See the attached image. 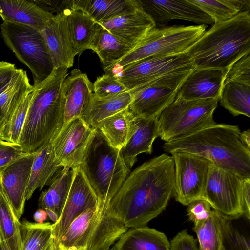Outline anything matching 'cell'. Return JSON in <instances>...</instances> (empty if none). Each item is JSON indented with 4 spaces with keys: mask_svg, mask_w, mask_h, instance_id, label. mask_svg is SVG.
Listing matches in <instances>:
<instances>
[{
    "mask_svg": "<svg viewBox=\"0 0 250 250\" xmlns=\"http://www.w3.org/2000/svg\"><path fill=\"white\" fill-rule=\"evenodd\" d=\"M218 101H188L176 96L158 118L159 136L166 142H171L215 125L213 114Z\"/></svg>",
    "mask_w": 250,
    "mask_h": 250,
    "instance_id": "ba28073f",
    "label": "cell"
},
{
    "mask_svg": "<svg viewBox=\"0 0 250 250\" xmlns=\"http://www.w3.org/2000/svg\"><path fill=\"white\" fill-rule=\"evenodd\" d=\"M47 214L45 210L39 209L35 211L33 215V218L37 223L42 224L47 219Z\"/></svg>",
    "mask_w": 250,
    "mask_h": 250,
    "instance_id": "7dc6e473",
    "label": "cell"
},
{
    "mask_svg": "<svg viewBox=\"0 0 250 250\" xmlns=\"http://www.w3.org/2000/svg\"><path fill=\"white\" fill-rule=\"evenodd\" d=\"M75 170L63 167L55 175L50 182L49 188L42 192L39 198V205L44 209H49L59 217L61 215L74 175Z\"/></svg>",
    "mask_w": 250,
    "mask_h": 250,
    "instance_id": "f546056e",
    "label": "cell"
},
{
    "mask_svg": "<svg viewBox=\"0 0 250 250\" xmlns=\"http://www.w3.org/2000/svg\"><path fill=\"white\" fill-rule=\"evenodd\" d=\"M32 95L33 86L19 104L0 138L18 144Z\"/></svg>",
    "mask_w": 250,
    "mask_h": 250,
    "instance_id": "d590c367",
    "label": "cell"
},
{
    "mask_svg": "<svg viewBox=\"0 0 250 250\" xmlns=\"http://www.w3.org/2000/svg\"><path fill=\"white\" fill-rule=\"evenodd\" d=\"M93 84V93L99 98L113 97L128 91L111 73L98 77Z\"/></svg>",
    "mask_w": 250,
    "mask_h": 250,
    "instance_id": "f35d334b",
    "label": "cell"
},
{
    "mask_svg": "<svg viewBox=\"0 0 250 250\" xmlns=\"http://www.w3.org/2000/svg\"><path fill=\"white\" fill-rule=\"evenodd\" d=\"M188 216L194 223L193 228L199 227L211 215L212 210L210 204L203 199L195 200L188 205Z\"/></svg>",
    "mask_w": 250,
    "mask_h": 250,
    "instance_id": "60d3db41",
    "label": "cell"
},
{
    "mask_svg": "<svg viewBox=\"0 0 250 250\" xmlns=\"http://www.w3.org/2000/svg\"><path fill=\"white\" fill-rule=\"evenodd\" d=\"M227 70L195 68L183 82L176 96L188 101L207 99L219 101Z\"/></svg>",
    "mask_w": 250,
    "mask_h": 250,
    "instance_id": "d6986e66",
    "label": "cell"
},
{
    "mask_svg": "<svg viewBox=\"0 0 250 250\" xmlns=\"http://www.w3.org/2000/svg\"><path fill=\"white\" fill-rule=\"evenodd\" d=\"M230 82L250 85V53L243 56L229 68L224 84Z\"/></svg>",
    "mask_w": 250,
    "mask_h": 250,
    "instance_id": "ab89813d",
    "label": "cell"
},
{
    "mask_svg": "<svg viewBox=\"0 0 250 250\" xmlns=\"http://www.w3.org/2000/svg\"><path fill=\"white\" fill-rule=\"evenodd\" d=\"M195 68L192 60L185 53L143 59L114 74L128 91H132L164 76Z\"/></svg>",
    "mask_w": 250,
    "mask_h": 250,
    "instance_id": "7c38bea8",
    "label": "cell"
},
{
    "mask_svg": "<svg viewBox=\"0 0 250 250\" xmlns=\"http://www.w3.org/2000/svg\"><path fill=\"white\" fill-rule=\"evenodd\" d=\"M227 216L212 209L210 216L199 227L193 228L199 250H222L223 229Z\"/></svg>",
    "mask_w": 250,
    "mask_h": 250,
    "instance_id": "e575fe53",
    "label": "cell"
},
{
    "mask_svg": "<svg viewBox=\"0 0 250 250\" xmlns=\"http://www.w3.org/2000/svg\"><path fill=\"white\" fill-rule=\"evenodd\" d=\"M37 152L28 153L0 169L2 190L19 220L24 212L25 192Z\"/></svg>",
    "mask_w": 250,
    "mask_h": 250,
    "instance_id": "2e32d148",
    "label": "cell"
},
{
    "mask_svg": "<svg viewBox=\"0 0 250 250\" xmlns=\"http://www.w3.org/2000/svg\"><path fill=\"white\" fill-rule=\"evenodd\" d=\"M222 250H225L224 249V248H223V249H222Z\"/></svg>",
    "mask_w": 250,
    "mask_h": 250,
    "instance_id": "11a10c76",
    "label": "cell"
},
{
    "mask_svg": "<svg viewBox=\"0 0 250 250\" xmlns=\"http://www.w3.org/2000/svg\"><path fill=\"white\" fill-rule=\"evenodd\" d=\"M132 98L129 91L107 98H99L93 93L81 118L93 128L98 122L128 108Z\"/></svg>",
    "mask_w": 250,
    "mask_h": 250,
    "instance_id": "83f0119b",
    "label": "cell"
},
{
    "mask_svg": "<svg viewBox=\"0 0 250 250\" xmlns=\"http://www.w3.org/2000/svg\"><path fill=\"white\" fill-rule=\"evenodd\" d=\"M98 23L133 47L156 27L153 19L142 7L132 12Z\"/></svg>",
    "mask_w": 250,
    "mask_h": 250,
    "instance_id": "ffe728a7",
    "label": "cell"
},
{
    "mask_svg": "<svg viewBox=\"0 0 250 250\" xmlns=\"http://www.w3.org/2000/svg\"><path fill=\"white\" fill-rule=\"evenodd\" d=\"M93 130L81 117L63 125L51 142L56 158L63 167H79Z\"/></svg>",
    "mask_w": 250,
    "mask_h": 250,
    "instance_id": "5bb4252c",
    "label": "cell"
},
{
    "mask_svg": "<svg viewBox=\"0 0 250 250\" xmlns=\"http://www.w3.org/2000/svg\"><path fill=\"white\" fill-rule=\"evenodd\" d=\"M67 9L55 14L39 31L45 42L54 68H71L77 55L68 27Z\"/></svg>",
    "mask_w": 250,
    "mask_h": 250,
    "instance_id": "e0dca14e",
    "label": "cell"
},
{
    "mask_svg": "<svg viewBox=\"0 0 250 250\" xmlns=\"http://www.w3.org/2000/svg\"><path fill=\"white\" fill-rule=\"evenodd\" d=\"M170 250H199L196 240L186 230L177 234L170 242Z\"/></svg>",
    "mask_w": 250,
    "mask_h": 250,
    "instance_id": "7bdbcfd3",
    "label": "cell"
},
{
    "mask_svg": "<svg viewBox=\"0 0 250 250\" xmlns=\"http://www.w3.org/2000/svg\"><path fill=\"white\" fill-rule=\"evenodd\" d=\"M187 53L196 69H228L250 53V12H240L231 19L214 24Z\"/></svg>",
    "mask_w": 250,
    "mask_h": 250,
    "instance_id": "277c9868",
    "label": "cell"
},
{
    "mask_svg": "<svg viewBox=\"0 0 250 250\" xmlns=\"http://www.w3.org/2000/svg\"><path fill=\"white\" fill-rule=\"evenodd\" d=\"M231 218L227 217L223 234V248L225 250H250L249 236L233 224Z\"/></svg>",
    "mask_w": 250,
    "mask_h": 250,
    "instance_id": "74e56055",
    "label": "cell"
},
{
    "mask_svg": "<svg viewBox=\"0 0 250 250\" xmlns=\"http://www.w3.org/2000/svg\"><path fill=\"white\" fill-rule=\"evenodd\" d=\"M55 15L39 7L32 0H0L3 21H13L40 31Z\"/></svg>",
    "mask_w": 250,
    "mask_h": 250,
    "instance_id": "603a6c76",
    "label": "cell"
},
{
    "mask_svg": "<svg viewBox=\"0 0 250 250\" xmlns=\"http://www.w3.org/2000/svg\"><path fill=\"white\" fill-rule=\"evenodd\" d=\"M54 250H84L82 249L75 248H63L58 247Z\"/></svg>",
    "mask_w": 250,
    "mask_h": 250,
    "instance_id": "816d5d0a",
    "label": "cell"
},
{
    "mask_svg": "<svg viewBox=\"0 0 250 250\" xmlns=\"http://www.w3.org/2000/svg\"><path fill=\"white\" fill-rule=\"evenodd\" d=\"M75 172L63 208L58 221L52 224L53 247L72 222L85 210L98 205V198L85 177L79 168Z\"/></svg>",
    "mask_w": 250,
    "mask_h": 250,
    "instance_id": "9a60e30c",
    "label": "cell"
},
{
    "mask_svg": "<svg viewBox=\"0 0 250 250\" xmlns=\"http://www.w3.org/2000/svg\"><path fill=\"white\" fill-rule=\"evenodd\" d=\"M39 7L46 12L54 14H60L66 9H70L69 0H32Z\"/></svg>",
    "mask_w": 250,
    "mask_h": 250,
    "instance_id": "ee69618b",
    "label": "cell"
},
{
    "mask_svg": "<svg viewBox=\"0 0 250 250\" xmlns=\"http://www.w3.org/2000/svg\"><path fill=\"white\" fill-rule=\"evenodd\" d=\"M174 171L172 156L162 154L128 175L109 202L126 227L145 226L165 209L173 193Z\"/></svg>",
    "mask_w": 250,
    "mask_h": 250,
    "instance_id": "6da1fadb",
    "label": "cell"
},
{
    "mask_svg": "<svg viewBox=\"0 0 250 250\" xmlns=\"http://www.w3.org/2000/svg\"><path fill=\"white\" fill-rule=\"evenodd\" d=\"M209 16L214 24L228 21L240 13L232 0H189Z\"/></svg>",
    "mask_w": 250,
    "mask_h": 250,
    "instance_id": "8d00e7d4",
    "label": "cell"
},
{
    "mask_svg": "<svg viewBox=\"0 0 250 250\" xmlns=\"http://www.w3.org/2000/svg\"><path fill=\"white\" fill-rule=\"evenodd\" d=\"M158 137V117H134L131 135L126 144L120 149L122 157L129 169L136 162L139 154H151L153 143Z\"/></svg>",
    "mask_w": 250,
    "mask_h": 250,
    "instance_id": "44dd1931",
    "label": "cell"
},
{
    "mask_svg": "<svg viewBox=\"0 0 250 250\" xmlns=\"http://www.w3.org/2000/svg\"><path fill=\"white\" fill-rule=\"evenodd\" d=\"M0 29L5 44L31 71L34 84L50 75L54 68L45 42L39 30L6 21H3Z\"/></svg>",
    "mask_w": 250,
    "mask_h": 250,
    "instance_id": "9c48e42d",
    "label": "cell"
},
{
    "mask_svg": "<svg viewBox=\"0 0 250 250\" xmlns=\"http://www.w3.org/2000/svg\"><path fill=\"white\" fill-rule=\"evenodd\" d=\"M44 210L46 211L47 216L52 221L55 223L58 221L59 217L55 212L49 209H45Z\"/></svg>",
    "mask_w": 250,
    "mask_h": 250,
    "instance_id": "f907efd6",
    "label": "cell"
},
{
    "mask_svg": "<svg viewBox=\"0 0 250 250\" xmlns=\"http://www.w3.org/2000/svg\"><path fill=\"white\" fill-rule=\"evenodd\" d=\"M240 138L248 149H250V131L249 129L241 132Z\"/></svg>",
    "mask_w": 250,
    "mask_h": 250,
    "instance_id": "681fc988",
    "label": "cell"
},
{
    "mask_svg": "<svg viewBox=\"0 0 250 250\" xmlns=\"http://www.w3.org/2000/svg\"><path fill=\"white\" fill-rule=\"evenodd\" d=\"M171 154L174 162L173 193L175 200L187 206L195 200L202 199L212 163L188 152Z\"/></svg>",
    "mask_w": 250,
    "mask_h": 250,
    "instance_id": "8fae6325",
    "label": "cell"
},
{
    "mask_svg": "<svg viewBox=\"0 0 250 250\" xmlns=\"http://www.w3.org/2000/svg\"><path fill=\"white\" fill-rule=\"evenodd\" d=\"M206 25H203L155 27L118 62L108 73L113 70L117 72L146 58L187 53L206 31Z\"/></svg>",
    "mask_w": 250,
    "mask_h": 250,
    "instance_id": "52a82bcc",
    "label": "cell"
},
{
    "mask_svg": "<svg viewBox=\"0 0 250 250\" xmlns=\"http://www.w3.org/2000/svg\"><path fill=\"white\" fill-rule=\"evenodd\" d=\"M243 180L234 173L212 163L202 199L227 217L241 216Z\"/></svg>",
    "mask_w": 250,
    "mask_h": 250,
    "instance_id": "4fadbf2b",
    "label": "cell"
},
{
    "mask_svg": "<svg viewBox=\"0 0 250 250\" xmlns=\"http://www.w3.org/2000/svg\"><path fill=\"white\" fill-rule=\"evenodd\" d=\"M108 250H115V249L114 246H113V247L110 248L109 249H108Z\"/></svg>",
    "mask_w": 250,
    "mask_h": 250,
    "instance_id": "db71d44e",
    "label": "cell"
},
{
    "mask_svg": "<svg viewBox=\"0 0 250 250\" xmlns=\"http://www.w3.org/2000/svg\"><path fill=\"white\" fill-rule=\"evenodd\" d=\"M95 192L99 203H109L128 176L120 150L94 128L82 164L78 167Z\"/></svg>",
    "mask_w": 250,
    "mask_h": 250,
    "instance_id": "5b68a950",
    "label": "cell"
},
{
    "mask_svg": "<svg viewBox=\"0 0 250 250\" xmlns=\"http://www.w3.org/2000/svg\"><path fill=\"white\" fill-rule=\"evenodd\" d=\"M63 92L64 124L81 117L93 94V84L85 73L74 69L64 80Z\"/></svg>",
    "mask_w": 250,
    "mask_h": 250,
    "instance_id": "7402d4cb",
    "label": "cell"
},
{
    "mask_svg": "<svg viewBox=\"0 0 250 250\" xmlns=\"http://www.w3.org/2000/svg\"><path fill=\"white\" fill-rule=\"evenodd\" d=\"M127 230L109 203H98L72 222L54 250L60 247L108 250Z\"/></svg>",
    "mask_w": 250,
    "mask_h": 250,
    "instance_id": "8992f818",
    "label": "cell"
},
{
    "mask_svg": "<svg viewBox=\"0 0 250 250\" xmlns=\"http://www.w3.org/2000/svg\"><path fill=\"white\" fill-rule=\"evenodd\" d=\"M219 101L221 105L233 116L250 117V85L236 82L226 83Z\"/></svg>",
    "mask_w": 250,
    "mask_h": 250,
    "instance_id": "836d02e7",
    "label": "cell"
},
{
    "mask_svg": "<svg viewBox=\"0 0 250 250\" xmlns=\"http://www.w3.org/2000/svg\"><path fill=\"white\" fill-rule=\"evenodd\" d=\"M241 213L246 218L250 219V178L243 180L241 193Z\"/></svg>",
    "mask_w": 250,
    "mask_h": 250,
    "instance_id": "f6af8a7d",
    "label": "cell"
},
{
    "mask_svg": "<svg viewBox=\"0 0 250 250\" xmlns=\"http://www.w3.org/2000/svg\"><path fill=\"white\" fill-rule=\"evenodd\" d=\"M114 246L115 250H170L164 233L145 226L127 230Z\"/></svg>",
    "mask_w": 250,
    "mask_h": 250,
    "instance_id": "d4e9b609",
    "label": "cell"
},
{
    "mask_svg": "<svg viewBox=\"0 0 250 250\" xmlns=\"http://www.w3.org/2000/svg\"><path fill=\"white\" fill-rule=\"evenodd\" d=\"M20 225L0 183V243L6 250H21Z\"/></svg>",
    "mask_w": 250,
    "mask_h": 250,
    "instance_id": "1f68e13d",
    "label": "cell"
},
{
    "mask_svg": "<svg viewBox=\"0 0 250 250\" xmlns=\"http://www.w3.org/2000/svg\"><path fill=\"white\" fill-rule=\"evenodd\" d=\"M67 24L77 54L90 49L99 24L84 13L68 9Z\"/></svg>",
    "mask_w": 250,
    "mask_h": 250,
    "instance_id": "4dcf8cb0",
    "label": "cell"
},
{
    "mask_svg": "<svg viewBox=\"0 0 250 250\" xmlns=\"http://www.w3.org/2000/svg\"><path fill=\"white\" fill-rule=\"evenodd\" d=\"M10 120V118L3 112L0 108V137Z\"/></svg>",
    "mask_w": 250,
    "mask_h": 250,
    "instance_id": "c3c4849f",
    "label": "cell"
},
{
    "mask_svg": "<svg viewBox=\"0 0 250 250\" xmlns=\"http://www.w3.org/2000/svg\"><path fill=\"white\" fill-rule=\"evenodd\" d=\"M192 71L167 75L130 91L132 98L129 110L134 117L159 118L175 100L180 86Z\"/></svg>",
    "mask_w": 250,
    "mask_h": 250,
    "instance_id": "30bf717a",
    "label": "cell"
},
{
    "mask_svg": "<svg viewBox=\"0 0 250 250\" xmlns=\"http://www.w3.org/2000/svg\"><path fill=\"white\" fill-rule=\"evenodd\" d=\"M237 125L215 124L163 145L167 153L185 152L207 159L243 179L250 178V149L240 138Z\"/></svg>",
    "mask_w": 250,
    "mask_h": 250,
    "instance_id": "3957f363",
    "label": "cell"
},
{
    "mask_svg": "<svg viewBox=\"0 0 250 250\" xmlns=\"http://www.w3.org/2000/svg\"><path fill=\"white\" fill-rule=\"evenodd\" d=\"M67 70L54 68L45 79L32 85L33 95L18 142L27 153L49 144L64 125L63 83Z\"/></svg>",
    "mask_w": 250,
    "mask_h": 250,
    "instance_id": "7a4b0ae2",
    "label": "cell"
},
{
    "mask_svg": "<svg viewBox=\"0 0 250 250\" xmlns=\"http://www.w3.org/2000/svg\"><path fill=\"white\" fill-rule=\"evenodd\" d=\"M17 69L14 64L0 61V92L6 85Z\"/></svg>",
    "mask_w": 250,
    "mask_h": 250,
    "instance_id": "bcb514c9",
    "label": "cell"
},
{
    "mask_svg": "<svg viewBox=\"0 0 250 250\" xmlns=\"http://www.w3.org/2000/svg\"><path fill=\"white\" fill-rule=\"evenodd\" d=\"M69 7L99 22L132 12L142 6L140 0H69Z\"/></svg>",
    "mask_w": 250,
    "mask_h": 250,
    "instance_id": "cb8c5ba5",
    "label": "cell"
},
{
    "mask_svg": "<svg viewBox=\"0 0 250 250\" xmlns=\"http://www.w3.org/2000/svg\"><path fill=\"white\" fill-rule=\"evenodd\" d=\"M143 9L161 27L173 19L184 20L199 24L212 25L214 20L198 7L185 0H140Z\"/></svg>",
    "mask_w": 250,
    "mask_h": 250,
    "instance_id": "ac0fdd59",
    "label": "cell"
},
{
    "mask_svg": "<svg viewBox=\"0 0 250 250\" xmlns=\"http://www.w3.org/2000/svg\"><path fill=\"white\" fill-rule=\"evenodd\" d=\"M134 117L128 107L98 122L93 128L99 130L113 146L120 150L131 135Z\"/></svg>",
    "mask_w": 250,
    "mask_h": 250,
    "instance_id": "f1b7e54d",
    "label": "cell"
},
{
    "mask_svg": "<svg viewBox=\"0 0 250 250\" xmlns=\"http://www.w3.org/2000/svg\"><path fill=\"white\" fill-rule=\"evenodd\" d=\"M21 250H54L52 224L23 220L20 225Z\"/></svg>",
    "mask_w": 250,
    "mask_h": 250,
    "instance_id": "d6a6232c",
    "label": "cell"
},
{
    "mask_svg": "<svg viewBox=\"0 0 250 250\" xmlns=\"http://www.w3.org/2000/svg\"><path fill=\"white\" fill-rule=\"evenodd\" d=\"M63 168L56 158L51 143L38 151L33 161L25 192L26 200L31 198L37 188L42 189Z\"/></svg>",
    "mask_w": 250,
    "mask_h": 250,
    "instance_id": "484cf974",
    "label": "cell"
},
{
    "mask_svg": "<svg viewBox=\"0 0 250 250\" xmlns=\"http://www.w3.org/2000/svg\"><path fill=\"white\" fill-rule=\"evenodd\" d=\"M133 48L100 25L90 49L97 54L104 70L108 73Z\"/></svg>",
    "mask_w": 250,
    "mask_h": 250,
    "instance_id": "4316f807",
    "label": "cell"
},
{
    "mask_svg": "<svg viewBox=\"0 0 250 250\" xmlns=\"http://www.w3.org/2000/svg\"><path fill=\"white\" fill-rule=\"evenodd\" d=\"M0 250H6L1 245L0 243Z\"/></svg>",
    "mask_w": 250,
    "mask_h": 250,
    "instance_id": "f5cc1de1",
    "label": "cell"
},
{
    "mask_svg": "<svg viewBox=\"0 0 250 250\" xmlns=\"http://www.w3.org/2000/svg\"><path fill=\"white\" fill-rule=\"evenodd\" d=\"M27 154L19 144L0 138V169Z\"/></svg>",
    "mask_w": 250,
    "mask_h": 250,
    "instance_id": "b9f144b4",
    "label": "cell"
}]
</instances>
